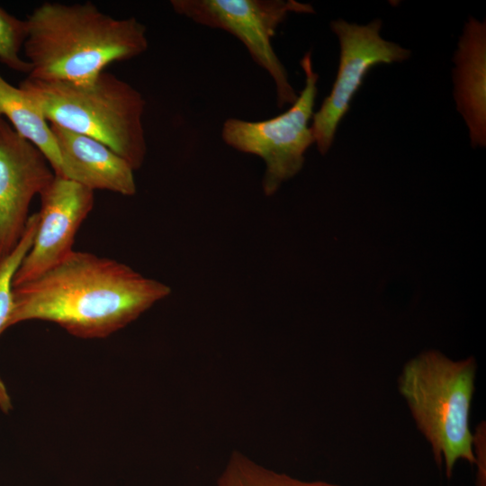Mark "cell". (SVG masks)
<instances>
[{
	"mask_svg": "<svg viewBox=\"0 0 486 486\" xmlns=\"http://www.w3.org/2000/svg\"><path fill=\"white\" fill-rule=\"evenodd\" d=\"M171 293L166 284L128 265L73 250L35 278L13 287L8 328L39 320L81 338H104Z\"/></svg>",
	"mask_w": 486,
	"mask_h": 486,
	"instance_id": "cell-1",
	"label": "cell"
},
{
	"mask_svg": "<svg viewBox=\"0 0 486 486\" xmlns=\"http://www.w3.org/2000/svg\"><path fill=\"white\" fill-rule=\"evenodd\" d=\"M23 44L29 78L86 84L113 63L148 48L147 30L135 17L114 18L90 1L45 2L25 20Z\"/></svg>",
	"mask_w": 486,
	"mask_h": 486,
	"instance_id": "cell-2",
	"label": "cell"
},
{
	"mask_svg": "<svg viewBox=\"0 0 486 486\" xmlns=\"http://www.w3.org/2000/svg\"><path fill=\"white\" fill-rule=\"evenodd\" d=\"M19 86L36 101L50 123L102 142L134 171L143 165L146 101L126 81L104 71L86 84L27 77Z\"/></svg>",
	"mask_w": 486,
	"mask_h": 486,
	"instance_id": "cell-3",
	"label": "cell"
},
{
	"mask_svg": "<svg viewBox=\"0 0 486 486\" xmlns=\"http://www.w3.org/2000/svg\"><path fill=\"white\" fill-rule=\"evenodd\" d=\"M475 372L472 357L453 361L431 350L410 360L399 377V391L447 476L459 459L477 463L470 428Z\"/></svg>",
	"mask_w": 486,
	"mask_h": 486,
	"instance_id": "cell-4",
	"label": "cell"
},
{
	"mask_svg": "<svg viewBox=\"0 0 486 486\" xmlns=\"http://www.w3.org/2000/svg\"><path fill=\"white\" fill-rule=\"evenodd\" d=\"M301 66L305 86L287 111L256 122L229 118L221 128L222 140L228 146L262 158V188L267 196L274 194L283 183L302 170L304 154L314 143L310 122L314 113L319 75L313 70L310 52L301 59Z\"/></svg>",
	"mask_w": 486,
	"mask_h": 486,
	"instance_id": "cell-5",
	"label": "cell"
},
{
	"mask_svg": "<svg viewBox=\"0 0 486 486\" xmlns=\"http://www.w3.org/2000/svg\"><path fill=\"white\" fill-rule=\"evenodd\" d=\"M170 4L179 15L238 39L253 61L273 79L278 108L296 101L298 95L272 40L289 14H313L310 4L294 0H171Z\"/></svg>",
	"mask_w": 486,
	"mask_h": 486,
	"instance_id": "cell-6",
	"label": "cell"
},
{
	"mask_svg": "<svg viewBox=\"0 0 486 486\" xmlns=\"http://www.w3.org/2000/svg\"><path fill=\"white\" fill-rule=\"evenodd\" d=\"M381 27L379 19L365 25L343 19L330 22L339 41V66L330 94L313 113L310 123L314 143L321 155L329 150L338 126L367 72L377 64L402 62L410 56L409 50L382 39Z\"/></svg>",
	"mask_w": 486,
	"mask_h": 486,
	"instance_id": "cell-7",
	"label": "cell"
},
{
	"mask_svg": "<svg viewBox=\"0 0 486 486\" xmlns=\"http://www.w3.org/2000/svg\"><path fill=\"white\" fill-rule=\"evenodd\" d=\"M40 196L37 230L14 274L13 287L53 267L74 250L76 235L94 202V191L56 175Z\"/></svg>",
	"mask_w": 486,
	"mask_h": 486,
	"instance_id": "cell-8",
	"label": "cell"
},
{
	"mask_svg": "<svg viewBox=\"0 0 486 486\" xmlns=\"http://www.w3.org/2000/svg\"><path fill=\"white\" fill-rule=\"evenodd\" d=\"M54 176L40 149L0 119V259L18 245L32 199Z\"/></svg>",
	"mask_w": 486,
	"mask_h": 486,
	"instance_id": "cell-9",
	"label": "cell"
},
{
	"mask_svg": "<svg viewBox=\"0 0 486 486\" xmlns=\"http://www.w3.org/2000/svg\"><path fill=\"white\" fill-rule=\"evenodd\" d=\"M50 125L60 156L59 176L94 192L105 190L124 196L136 194L134 170L125 159L91 137Z\"/></svg>",
	"mask_w": 486,
	"mask_h": 486,
	"instance_id": "cell-10",
	"label": "cell"
},
{
	"mask_svg": "<svg viewBox=\"0 0 486 486\" xmlns=\"http://www.w3.org/2000/svg\"><path fill=\"white\" fill-rule=\"evenodd\" d=\"M454 99L473 147L486 142V26L470 18L454 56Z\"/></svg>",
	"mask_w": 486,
	"mask_h": 486,
	"instance_id": "cell-11",
	"label": "cell"
},
{
	"mask_svg": "<svg viewBox=\"0 0 486 486\" xmlns=\"http://www.w3.org/2000/svg\"><path fill=\"white\" fill-rule=\"evenodd\" d=\"M0 119L33 144L44 155L56 176L60 172V156L50 125L29 93L11 85L0 74Z\"/></svg>",
	"mask_w": 486,
	"mask_h": 486,
	"instance_id": "cell-12",
	"label": "cell"
},
{
	"mask_svg": "<svg viewBox=\"0 0 486 486\" xmlns=\"http://www.w3.org/2000/svg\"><path fill=\"white\" fill-rule=\"evenodd\" d=\"M39 222L38 212L30 215L25 231L15 248L0 259V335L8 328L13 311V279L22 259L30 250ZM0 409L4 413L12 410L6 387L0 377Z\"/></svg>",
	"mask_w": 486,
	"mask_h": 486,
	"instance_id": "cell-13",
	"label": "cell"
},
{
	"mask_svg": "<svg viewBox=\"0 0 486 486\" xmlns=\"http://www.w3.org/2000/svg\"><path fill=\"white\" fill-rule=\"evenodd\" d=\"M216 486H339L326 482H305L258 465L240 454H234Z\"/></svg>",
	"mask_w": 486,
	"mask_h": 486,
	"instance_id": "cell-14",
	"label": "cell"
},
{
	"mask_svg": "<svg viewBox=\"0 0 486 486\" xmlns=\"http://www.w3.org/2000/svg\"><path fill=\"white\" fill-rule=\"evenodd\" d=\"M27 35L25 20L9 14L0 5V62L17 72H31L29 62L21 57Z\"/></svg>",
	"mask_w": 486,
	"mask_h": 486,
	"instance_id": "cell-15",
	"label": "cell"
}]
</instances>
